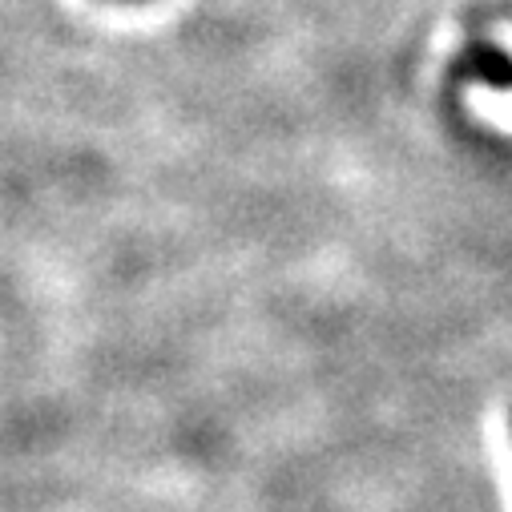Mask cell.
I'll use <instances>...</instances> for the list:
<instances>
[{
	"mask_svg": "<svg viewBox=\"0 0 512 512\" xmlns=\"http://www.w3.org/2000/svg\"><path fill=\"white\" fill-rule=\"evenodd\" d=\"M460 73L484 77L488 85H500V89L512 85V61H508L500 49H492V45H484V49H468V53L460 57Z\"/></svg>",
	"mask_w": 512,
	"mask_h": 512,
	"instance_id": "6da1fadb",
	"label": "cell"
}]
</instances>
